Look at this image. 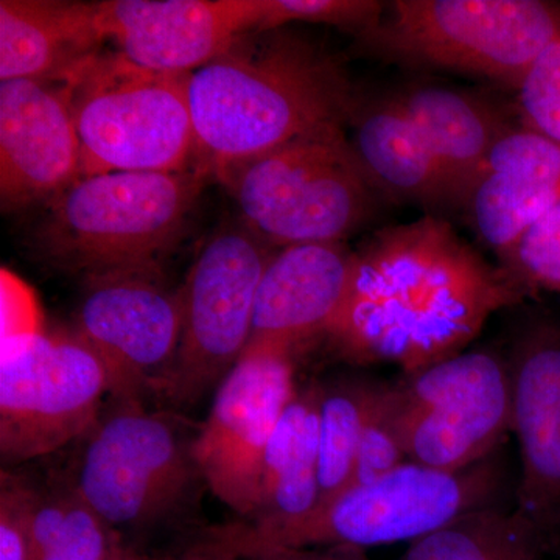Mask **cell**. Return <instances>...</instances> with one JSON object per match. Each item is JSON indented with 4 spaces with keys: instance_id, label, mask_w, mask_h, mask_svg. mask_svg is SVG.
<instances>
[{
    "instance_id": "obj_1",
    "label": "cell",
    "mask_w": 560,
    "mask_h": 560,
    "mask_svg": "<svg viewBox=\"0 0 560 560\" xmlns=\"http://www.w3.org/2000/svg\"><path fill=\"white\" fill-rule=\"evenodd\" d=\"M522 296L451 223L427 215L355 250L352 293L329 338L353 360L399 361L415 372L456 355Z\"/></svg>"
},
{
    "instance_id": "obj_2",
    "label": "cell",
    "mask_w": 560,
    "mask_h": 560,
    "mask_svg": "<svg viewBox=\"0 0 560 560\" xmlns=\"http://www.w3.org/2000/svg\"><path fill=\"white\" fill-rule=\"evenodd\" d=\"M348 73L311 40L248 33L189 77L195 165L217 176L327 124L348 125Z\"/></svg>"
},
{
    "instance_id": "obj_3",
    "label": "cell",
    "mask_w": 560,
    "mask_h": 560,
    "mask_svg": "<svg viewBox=\"0 0 560 560\" xmlns=\"http://www.w3.org/2000/svg\"><path fill=\"white\" fill-rule=\"evenodd\" d=\"M503 470L493 456L447 471L408 463L364 485L350 486L294 522L245 521L213 526L191 560H242L271 548L378 547L416 540L482 508L500 504Z\"/></svg>"
},
{
    "instance_id": "obj_4",
    "label": "cell",
    "mask_w": 560,
    "mask_h": 560,
    "mask_svg": "<svg viewBox=\"0 0 560 560\" xmlns=\"http://www.w3.org/2000/svg\"><path fill=\"white\" fill-rule=\"evenodd\" d=\"M206 176L197 165L81 176L47 201L36 248L55 267L88 279L154 271L186 228Z\"/></svg>"
},
{
    "instance_id": "obj_5",
    "label": "cell",
    "mask_w": 560,
    "mask_h": 560,
    "mask_svg": "<svg viewBox=\"0 0 560 560\" xmlns=\"http://www.w3.org/2000/svg\"><path fill=\"white\" fill-rule=\"evenodd\" d=\"M245 226L268 245L342 242L368 223L381 191L350 147L346 124H327L219 173Z\"/></svg>"
},
{
    "instance_id": "obj_6",
    "label": "cell",
    "mask_w": 560,
    "mask_h": 560,
    "mask_svg": "<svg viewBox=\"0 0 560 560\" xmlns=\"http://www.w3.org/2000/svg\"><path fill=\"white\" fill-rule=\"evenodd\" d=\"M189 77L140 68L116 51L83 62L72 73L81 176L194 167Z\"/></svg>"
},
{
    "instance_id": "obj_7",
    "label": "cell",
    "mask_w": 560,
    "mask_h": 560,
    "mask_svg": "<svg viewBox=\"0 0 560 560\" xmlns=\"http://www.w3.org/2000/svg\"><path fill=\"white\" fill-rule=\"evenodd\" d=\"M559 35V2L394 0L360 39L401 65L482 77L517 90Z\"/></svg>"
},
{
    "instance_id": "obj_8",
    "label": "cell",
    "mask_w": 560,
    "mask_h": 560,
    "mask_svg": "<svg viewBox=\"0 0 560 560\" xmlns=\"http://www.w3.org/2000/svg\"><path fill=\"white\" fill-rule=\"evenodd\" d=\"M0 455L27 463L88 436L110 394L103 361L73 331L0 338Z\"/></svg>"
},
{
    "instance_id": "obj_9",
    "label": "cell",
    "mask_w": 560,
    "mask_h": 560,
    "mask_svg": "<svg viewBox=\"0 0 560 560\" xmlns=\"http://www.w3.org/2000/svg\"><path fill=\"white\" fill-rule=\"evenodd\" d=\"M390 418L408 460L463 470L490 458L512 431L506 357L492 350L456 353L385 385Z\"/></svg>"
},
{
    "instance_id": "obj_10",
    "label": "cell",
    "mask_w": 560,
    "mask_h": 560,
    "mask_svg": "<svg viewBox=\"0 0 560 560\" xmlns=\"http://www.w3.org/2000/svg\"><path fill=\"white\" fill-rule=\"evenodd\" d=\"M88 433L75 489L114 529L161 521L183 501L195 466L194 441L165 412L116 399Z\"/></svg>"
},
{
    "instance_id": "obj_11",
    "label": "cell",
    "mask_w": 560,
    "mask_h": 560,
    "mask_svg": "<svg viewBox=\"0 0 560 560\" xmlns=\"http://www.w3.org/2000/svg\"><path fill=\"white\" fill-rule=\"evenodd\" d=\"M249 228L217 232L198 254L183 294V334L160 390L191 405L221 382L248 348L261 276L276 253Z\"/></svg>"
},
{
    "instance_id": "obj_12",
    "label": "cell",
    "mask_w": 560,
    "mask_h": 560,
    "mask_svg": "<svg viewBox=\"0 0 560 560\" xmlns=\"http://www.w3.org/2000/svg\"><path fill=\"white\" fill-rule=\"evenodd\" d=\"M294 353L249 342L224 375L191 445L198 474L243 521L257 508L264 456L294 394Z\"/></svg>"
},
{
    "instance_id": "obj_13",
    "label": "cell",
    "mask_w": 560,
    "mask_h": 560,
    "mask_svg": "<svg viewBox=\"0 0 560 560\" xmlns=\"http://www.w3.org/2000/svg\"><path fill=\"white\" fill-rule=\"evenodd\" d=\"M105 364L114 399L161 388L178 353L183 294L154 271L92 278L72 330Z\"/></svg>"
},
{
    "instance_id": "obj_14",
    "label": "cell",
    "mask_w": 560,
    "mask_h": 560,
    "mask_svg": "<svg viewBox=\"0 0 560 560\" xmlns=\"http://www.w3.org/2000/svg\"><path fill=\"white\" fill-rule=\"evenodd\" d=\"M103 44L143 69L191 73L257 33L265 0H103L92 2Z\"/></svg>"
},
{
    "instance_id": "obj_15",
    "label": "cell",
    "mask_w": 560,
    "mask_h": 560,
    "mask_svg": "<svg viewBox=\"0 0 560 560\" xmlns=\"http://www.w3.org/2000/svg\"><path fill=\"white\" fill-rule=\"evenodd\" d=\"M521 447L517 506L551 541L560 534V323L530 320L506 357Z\"/></svg>"
},
{
    "instance_id": "obj_16",
    "label": "cell",
    "mask_w": 560,
    "mask_h": 560,
    "mask_svg": "<svg viewBox=\"0 0 560 560\" xmlns=\"http://www.w3.org/2000/svg\"><path fill=\"white\" fill-rule=\"evenodd\" d=\"M68 79L0 81L3 209L50 201L81 178V149Z\"/></svg>"
},
{
    "instance_id": "obj_17",
    "label": "cell",
    "mask_w": 560,
    "mask_h": 560,
    "mask_svg": "<svg viewBox=\"0 0 560 560\" xmlns=\"http://www.w3.org/2000/svg\"><path fill=\"white\" fill-rule=\"evenodd\" d=\"M355 276V253L342 242L304 243L276 253L261 276L249 342L296 352L329 334L340 319Z\"/></svg>"
},
{
    "instance_id": "obj_18",
    "label": "cell",
    "mask_w": 560,
    "mask_h": 560,
    "mask_svg": "<svg viewBox=\"0 0 560 560\" xmlns=\"http://www.w3.org/2000/svg\"><path fill=\"white\" fill-rule=\"evenodd\" d=\"M560 201V143L528 128H510L464 202L480 241L497 256Z\"/></svg>"
},
{
    "instance_id": "obj_19",
    "label": "cell",
    "mask_w": 560,
    "mask_h": 560,
    "mask_svg": "<svg viewBox=\"0 0 560 560\" xmlns=\"http://www.w3.org/2000/svg\"><path fill=\"white\" fill-rule=\"evenodd\" d=\"M346 130L357 160L382 197L430 212L458 209L440 162L393 95L355 98Z\"/></svg>"
},
{
    "instance_id": "obj_20",
    "label": "cell",
    "mask_w": 560,
    "mask_h": 560,
    "mask_svg": "<svg viewBox=\"0 0 560 560\" xmlns=\"http://www.w3.org/2000/svg\"><path fill=\"white\" fill-rule=\"evenodd\" d=\"M102 44L92 3L0 2V81L68 79Z\"/></svg>"
},
{
    "instance_id": "obj_21",
    "label": "cell",
    "mask_w": 560,
    "mask_h": 560,
    "mask_svg": "<svg viewBox=\"0 0 560 560\" xmlns=\"http://www.w3.org/2000/svg\"><path fill=\"white\" fill-rule=\"evenodd\" d=\"M393 97L429 143L463 209L490 151L511 125L488 103L452 88L415 84Z\"/></svg>"
},
{
    "instance_id": "obj_22",
    "label": "cell",
    "mask_w": 560,
    "mask_h": 560,
    "mask_svg": "<svg viewBox=\"0 0 560 560\" xmlns=\"http://www.w3.org/2000/svg\"><path fill=\"white\" fill-rule=\"evenodd\" d=\"M319 401L320 385H311L283 411L265 452L256 511L245 522H294L319 506Z\"/></svg>"
},
{
    "instance_id": "obj_23",
    "label": "cell",
    "mask_w": 560,
    "mask_h": 560,
    "mask_svg": "<svg viewBox=\"0 0 560 560\" xmlns=\"http://www.w3.org/2000/svg\"><path fill=\"white\" fill-rule=\"evenodd\" d=\"M548 544L521 511L495 504L412 540L400 560H544Z\"/></svg>"
},
{
    "instance_id": "obj_24",
    "label": "cell",
    "mask_w": 560,
    "mask_h": 560,
    "mask_svg": "<svg viewBox=\"0 0 560 560\" xmlns=\"http://www.w3.org/2000/svg\"><path fill=\"white\" fill-rule=\"evenodd\" d=\"M377 388L375 383L357 378L320 385V503L349 488L361 433Z\"/></svg>"
},
{
    "instance_id": "obj_25",
    "label": "cell",
    "mask_w": 560,
    "mask_h": 560,
    "mask_svg": "<svg viewBox=\"0 0 560 560\" xmlns=\"http://www.w3.org/2000/svg\"><path fill=\"white\" fill-rule=\"evenodd\" d=\"M501 270L522 291L560 293V201L500 254Z\"/></svg>"
},
{
    "instance_id": "obj_26",
    "label": "cell",
    "mask_w": 560,
    "mask_h": 560,
    "mask_svg": "<svg viewBox=\"0 0 560 560\" xmlns=\"http://www.w3.org/2000/svg\"><path fill=\"white\" fill-rule=\"evenodd\" d=\"M385 5L377 0H265L264 20L257 33L308 22L334 25L361 38L378 24Z\"/></svg>"
},
{
    "instance_id": "obj_27",
    "label": "cell",
    "mask_w": 560,
    "mask_h": 560,
    "mask_svg": "<svg viewBox=\"0 0 560 560\" xmlns=\"http://www.w3.org/2000/svg\"><path fill=\"white\" fill-rule=\"evenodd\" d=\"M515 91L523 127L560 143V35L530 65Z\"/></svg>"
},
{
    "instance_id": "obj_28",
    "label": "cell",
    "mask_w": 560,
    "mask_h": 560,
    "mask_svg": "<svg viewBox=\"0 0 560 560\" xmlns=\"http://www.w3.org/2000/svg\"><path fill=\"white\" fill-rule=\"evenodd\" d=\"M408 463L399 430L390 418L385 385H378L357 452L350 486L364 485Z\"/></svg>"
},
{
    "instance_id": "obj_29",
    "label": "cell",
    "mask_w": 560,
    "mask_h": 560,
    "mask_svg": "<svg viewBox=\"0 0 560 560\" xmlns=\"http://www.w3.org/2000/svg\"><path fill=\"white\" fill-rule=\"evenodd\" d=\"M120 545L116 529L98 517L73 489L65 528L40 560H110Z\"/></svg>"
},
{
    "instance_id": "obj_30",
    "label": "cell",
    "mask_w": 560,
    "mask_h": 560,
    "mask_svg": "<svg viewBox=\"0 0 560 560\" xmlns=\"http://www.w3.org/2000/svg\"><path fill=\"white\" fill-rule=\"evenodd\" d=\"M38 490L31 482L2 471L0 489V560H35L32 511Z\"/></svg>"
},
{
    "instance_id": "obj_31",
    "label": "cell",
    "mask_w": 560,
    "mask_h": 560,
    "mask_svg": "<svg viewBox=\"0 0 560 560\" xmlns=\"http://www.w3.org/2000/svg\"><path fill=\"white\" fill-rule=\"evenodd\" d=\"M242 560H368L359 548L331 547L324 550L316 548H271L254 552Z\"/></svg>"
},
{
    "instance_id": "obj_32",
    "label": "cell",
    "mask_w": 560,
    "mask_h": 560,
    "mask_svg": "<svg viewBox=\"0 0 560 560\" xmlns=\"http://www.w3.org/2000/svg\"><path fill=\"white\" fill-rule=\"evenodd\" d=\"M110 560H171L167 558H158V556L145 555V552H139L131 550V548L124 547L120 545L119 550L114 552Z\"/></svg>"
}]
</instances>
